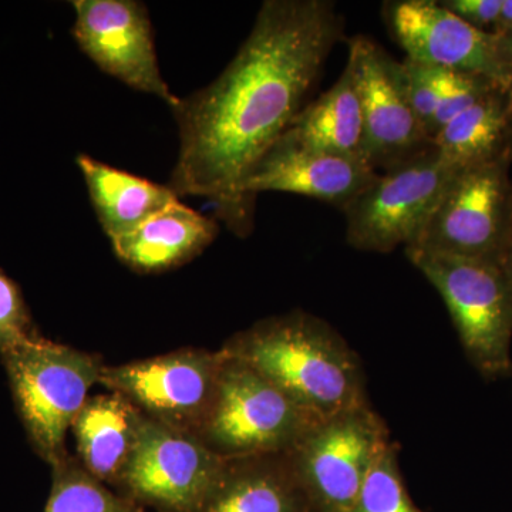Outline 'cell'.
Instances as JSON below:
<instances>
[{
	"label": "cell",
	"instance_id": "obj_1",
	"mask_svg": "<svg viewBox=\"0 0 512 512\" xmlns=\"http://www.w3.org/2000/svg\"><path fill=\"white\" fill-rule=\"evenodd\" d=\"M343 37L329 0H266L237 56L214 83L173 107L180 151L170 185L205 197L222 220L247 232L239 198L249 171L301 113L326 59Z\"/></svg>",
	"mask_w": 512,
	"mask_h": 512
},
{
	"label": "cell",
	"instance_id": "obj_2",
	"mask_svg": "<svg viewBox=\"0 0 512 512\" xmlns=\"http://www.w3.org/2000/svg\"><path fill=\"white\" fill-rule=\"evenodd\" d=\"M222 350L320 419L369 403L359 356L311 313L259 320L228 339Z\"/></svg>",
	"mask_w": 512,
	"mask_h": 512
},
{
	"label": "cell",
	"instance_id": "obj_3",
	"mask_svg": "<svg viewBox=\"0 0 512 512\" xmlns=\"http://www.w3.org/2000/svg\"><path fill=\"white\" fill-rule=\"evenodd\" d=\"M0 356L30 443L53 466L69 454L64 447L67 430L99 383L103 362L39 333Z\"/></svg>",
	"mask_w": 512,
	"mask_h": 512
},
{
	"label": "cell",
	"instance_id": "obj_4",
	"mask_svg": "<svg viewBox=\"0 0 512 512\" xmlns=\"http://www.w3.org/2000/svg\"><path fill=\"white\" fill-rule=\"evenodd\" d=\"M446 303L471 365L484 379L512 375V288L498 262L406 249Z\"/></svg>",
	"mask_w": 512,
	"mask_h": 512
},
{
	"label": "cell",
	"instance_id": "obj_5",
	"mask_svg": "<svg viewBox=\"0 0 512 512\" xmlns=\"http://www.w3.org/2000/svg\"><path fill=\"white\" fill-rule=\"evenodd\" d=\"M224 353L214 402L197 433L212 453L224 460L286 453L323 420Z\"/></svg>",
	"mask_w": 512,
	"mask_h": 512
},
{
	"label": "cell",
	"instance_id": "obj_6",
	"mask_svg": "<svg viewBox=\"0 0 512 512\" xmlns=\"http://www.w3.org/2000/svg\"><path fill=\"white\" fill-rule=\"evenodd\" d=\"M460 171L431 144L377 173L343 210L346 241L359 251L379 254L413 247Z\"/></svg>",
	"mask_w": 512,
	"mask_h": 512
},
{
	"label": "cell",
	"instance_id": "obj_7",
	"mask_svg": "<svg viewBox=\"0 0 512 512\" xmlns=\"http://www.w3.org/2000/svg\"><path fill=\"white\" fill-rule=\"evenodd\" d=\"M389 429L369 403L320 420L286 451L315 512H352Z\"/></svg>",
	"mask_w": 512,
	"mask_h": 512
},
{
	"label": "cell",
	"instance_id": "obj_8",
	"mask_svg": "<svg viewBox=\"0 0 512 512\" xmlns=\"http://www.w3.org/2000/svg\"><path fill=\"white\" fill-rule=\"evenodd\" d=\"M511 161L461 170L413 247L500 264L512 229Z\"/></svg>",
	"mask_w": 512,
	"mask_h": 512
},
{
	"label": "cell",
	"instance_id": "obj_9",
	"mask_svg": "<svg viewBox=\"0 0 512 512\" xmlns=\"http://www.w3.org/2000/svg\"><path fill=\"white\" fill-rule=\"evenodd\" d=\"M224 350L180 349L104 366L99 383L123 394L148 419L197 436L217 393Z\"/></svg>",
	"mask_w": 512,
	"mask_h": 512
},
{
	"label": "cell",
	"instance_id": "obj_10",
	"mask_svg": "<svg viewBox=\"0 0 512 512\" xmlns=\"http://www.w3.org/2000/svg\"><path fill=\"white\" fill-rule=\"evenodd\" d=\"M224 458L195 434L144 417L117 487L138 505L160 512H195L217 480Z\"/></svg>",
	"mask_w": 512,
	"mask_h": 512
},
{
	"label": "cell",
	"instance_id": "obj_11",
	"mask_svg": "<svg viewBox=\"0 0 512 512\" xmlns=\"http://www.w3.org/2000/svg\"><path fill=\"white\" fill-rule=\"evenodd\" d=\"M383 13L406 59L483 77L511 92L512 76L501 36L473 28L436 0L387 2Z\"/></svg>",
	"mask_w": 512,
	"mask_h": 512
},
{
	"label": "cell",
	"instance_id": "obj_12",
	"mask_svg": "<svg viewBox=\"0 0 512 512\" xmlns=\"http://www.w3.org/2000/svg\"><path fill=\"white\" fill-rule=\"evenodd\" d=\"M72 33L100 70L173 109L178 97L161 76L146 6L136 0H76Z\"/></svg>",
	"mask_w": 512,
	"mask_h": 512
},
{
	"label": "cell",
	"instance_id": "obj_13",
	"mask_svg": "<svg viewBox=\"0 0 512 512\" xmlns=\"http://www.w3.org/2000/svg\"><path fill=\"white\" fill-rule=\"evenodd\" d=\"M348 57L362 101L367 164L379 173L429 148L431 141L410 106L400 63L365 36L349 40Z\"/></svg>",
	"mask_w": 512,
	"mask_h": 512
},
{
	"label": "cell",
	"instance_id": "obj_14",
	"mask_svg": "<svg viewBox=\"0 0 512 512\" xmlns=\"http://www.w3.org/2000/svg\"><path fill=\"white\" fill-rule=\"evenodd\" d=\"M376 175L360 158L322 153L279 138L242 181L239 198L248 212L255 195L264 191L305 195L343 211Z\"/></svg>",
	"mask_w": 512,
	"mask_h": 512
},
{
	"label": "cell",
	"instance_id": "obj_15",
	"mask_svg": "<svg viewBox=\"0 0 512 512\" xmlns=\"http://www.w3.org/2000/svg\"><path fill=\"white\" fill-rule=\"evenodd\" d=\"M195 512H315L288 454L228 458Z\"/></svg>",
	"mask_w": 512,
	"mask_h": 512
},
{
	"label": "cell",
	"instance_id": "obj_16",
	"mask_svg": "<svg viewBox=\"0 0 512 512\" xmlns=\"http://www.w3.org/2000/svg\"><path fill=\"white\" fill-rule=\"evenodd\" d=\"M218 231L217 221L177 201L111 245L117 258L133 271L160 274L197 258Z\"/></svg>",
	"mask_w": 512,
	"mask_h": 512
},
{
	"label": "cell",
	"instance_id": "obj_17",
	"mask_svg": "<svg viewBox=\"0 0 512 512\" xmlns=\"http://www.w3.org/2000/svg\"><path fill=\"white\" fill-rule=\"evenodd\" d=\"M144 417L123 394L89 397L72 426L80 463L101 483L119 485Z\"/></svg>",
	"mask_w": 512,
	"mask_h": 512
},
{
	"label": "cell",
	"instance_id": "obj_18",
	"mask_svg": "<svg viewBox=\"0 0 512 512\" xmlns=\"http://www.w3.org/2000/svg\"><path fill=\"white\" fill-rule=\"evenodd\" d=\"M281 138L322 153L366 161L362 101L349 57L338 82L303 107Z\"/></svg>",
	"mask_w": 512,
	"mask_h": 512
},
{
	"label": "cell",
	"instance_id": "obj_19",
	"mask_svg": "<svg viewBox=\"0 0 512 512\" xmlns=\"http://www.w3.org/2000/svg\"><path fill=\"white\" fill-rule=\"evenodd\" d=\"M77 165L86 181L101 228L111 241L130 234L154 215L180 201L170 187L117 170L84 154L77 158Z\"/></svg>",
	"mask_w": 512,
	"mask_h": 512
},
{
	"label": "cell",
	"instance_id": "obj_20",
	"mask_svg": "<svg viewBox=\"0 0 512 512\" xmlns=\"http://www.w3.org/2000/svg\"><path fill=\"white\" fill-rule=\"evenodd\" d=\"M510 111L511 92L494 89L441 128L431 144L460 170L505 157Z\"/></svg>",
	"mask_w": 512,
	"mask_h": 512
},
{
	"label": "cell",
	"instance_id": "obj_21",
	"mask_svg": "<svg viewBox=\"0 0 512 512\" xmlns=\"http://www.w3.org/2000/svg\"><path fill=\"white\" fill-rule=\"evenodd\" d=\"M52 468V493L45 512H133L138 507L126 495L111 493L70 454Z\"/></svg>",
	"mask_w": 512,
	"mask_h": 512
},
{
	"label": "cell",
	"instance_id": "obj_22",
	"mask_svg": "<svg viewBox=\"0 0 512 512\" xmlns=\"http://www.w3.org/2000/svg\"><path fill=\"white\" fill-rule=\"evenodd\" d=\"M352 512H421L407 493L399 464V446L390 443L357 495Z\"/></svg>",
	"mask_w": 512,
	"mask_h": 512
},
{
	"label": "cell",
	"instance_id": "obj_23",
	"mask_svg": "<svg viewBox=\"0 0 512 512\" xmlns=\"http://www.w3.org/2000/svg\"><path fill=\"white\" fill-rule=\"evenodd\" d=\"M494 89H501V87L483 77L443 70L439 104H437L429 127L430 141L441 128L456 119L458 114L470 109L473 104L493 92Z\"/></svg>",
	"mask_w": 512,
	"mask_h": 512
},
{
	"label": "cell",
	"instance_id": "obj_24",
	"mask_svg": "<svg viewBox=\"0 0 512 512\" xmlns=\"http://www.w3.org/2000/svg\"><path fill=\"white\" fill-rule=\"evenodd\" d=\"M36 335L19 285L0 269V355Z\"/></svg>",
	"mask_w": 512,
	"mask_h": 512
},
{
	"label": "cell",
	"instance_id": "obj_25",
	"mask_svg": "<svg viewBox=\"0 0 512 512\" xmlns=\"http://www.w3.org/2000/svg\"><path fill=\"white\" fill-rule=\"evenodd\" d=\"M400 66H402L404 87H406L410 106L424 133L429 137L431 119L439 104L443 69L426 66L409 59H404Z\"/></svg>",
	"mask_w": 512,
	"mask_h": 512
},
{
	"label": "cell",
	"instance_id": "obj_26",
	"mask_svg": "<svg viewBox=\"0 0 512 512\" xmlns=\"http://www.w3.org/2000/svg\"><path fill=\"white\" fill-rule=\"evenodd\" d=\"M504 0H443L450 12L473 28L494 32Z\"/></svg>",
	"mask_w": 512,
	"mask_h": 512
},
{
	"label": "cell",
	"instance_id": "obj_27",
	"mask_svg": "<svg viewBox=\"0 0 512 512\" xmlns=\"http://www.w3.org/2000/svg\"><path fill=\"white\" fill-rule=\"evenodd\" d=\"M493 33L500 36L512 33V0H504L500 19H498Z\"/></svg>",
	"mask_w": 512,
	"mask_h": 512
},
{
	"label": "cell",
	"instance_id": "obj_28",
	"mask_svg": "<svg viewBox=\"0 0 512 512\" xmlns=\"http://www.w3.org/2000/svg\"><path fill=\"white\" fill-rule=\"evenodd\" d=\"M500 265L501 268L504 269L505 275H507L508 282H510L512 288V229L510 238H508L507 247H505L504 254L501 256Z\"/></svg>",
	"mask_w": 512,
	"mask_h": 512
},
{
	"label": "cell",
	"instance_id": "obj_29",
	"mask_svg": "<svg viewBox=\"0 0 512 512\" xmlns=\"http://www.w3.org/2000/svg\"><path fill=\"white\" fill-rule=\"evenodd\" d=\"M505 157L512 163V92L510 120H508L507 141H505Z\"/></svg>",
	"mask_w": 512,
	"mask_h": 512
},
{
	"label": "cell",
	"instance_id": "obj_30",
	"mask_svg": "<svg viewBox=\"0 0 512 512\" xmlns=\"http://www.w3.org/2000/svg\"><path fill=\"white\" fill-rule=\"evenodd\" d=\"M501 39H503L504 53L505 57H507L508 67H510V72L512 76V33H508V35L501 36Z\"/></svg>",
	"mask_w": 512,
	"mask_h": 512
},
{
	"label": "cell",
	"instance_id": "obj_31",
	"mask_svg": "<svg viewBox=\"0 0 512 512\" xmlns=\"http://www.w3.org/2000/svg\"><path fill=\"white\" fill-rule=\"evenodd\" d=\"M133 512H144V510H143V507H141V505H138L136 510H134Z\"/></svg>",
	"mask_w": 512,
	"mask_h": 512
}]
</instances>
